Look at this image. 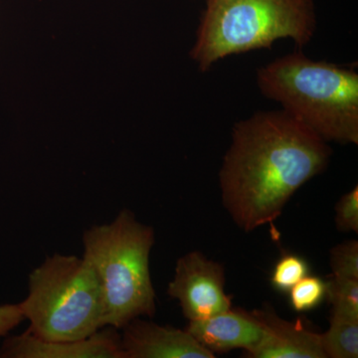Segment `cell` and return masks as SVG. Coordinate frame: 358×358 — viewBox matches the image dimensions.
Here are the masks:
<instances>
[{
	"instance_id": "1",
	"label": "cell",
	"mask_w": 358,
	"mask_h": 358,
	"mask_svg": "<svg viewBox=\"0 0 358 358\" xmlns=\"http://www.w3.org/2000/svg\"><path fill=\"white\" fill-rule=\"evenodd\" d=\"M331 154L285 110L257 112L232 129L219 171L224 207L245 232L273 224L294 192L326 171Z\"/></svg>"
},
{
	"instance_id": "2",
	"label": "cell",
	"mask_w": 358,
	"mask_h": 358,
	"mask_svg": "<svg viewBox=\"0 0 358 358\" xmlns=\"http://www.w3.org/2000/svg\"><path fill=\"white\" fill-rule=\"evenodd\" d=\"M256 82L264 96L327 143L358 145L355 68L315 61L296 50L259 68Z\"/></svg>"
},
{
	"instance_id": "3",
	"label": "cell",
	"mask_w": 358,
	"mask_h": 358,
	"mask_svg": "<svg viewBox=\"0 0 358 358\" xmlns=\"http://www.w3.org/2000/svg\"><path fill=\"white\" fill-rule=\"evenodd\" d=\"M315 30L313 0H206L190 57L207 72L228 56L271 49L280 39L301 48Z\"/></svg>"
},
{
	"instance_id": "4",
	"label": "cell",
	"mask_w": 358,
	"mask_h": 358,
	"mask_svg": "<svg viewBox=\"0 0 358 358\" xmlns=\"http://www.w3.org/2000/svg\"><path fill=\"white\" fill-rule=\"evenodd\" d=\"M155 230L122 210L114 221L84 232L83 258L95 271L102 289L103 326L122 329L131 320L157 310L150 272Z\"/></svg>"
},
{
	"instance_id": "5",
	"label": "cell",
	"mask_w": 358,
	"mask_h": 358,
	"mask_svg": "<svg viewBox=\"0 0 358 358\" xmlns=\"http://www.w3.org/2000/svg\"><path fill=\"white\" fill-rule=\"evenodd\" d=\"M27 298L18 303L26 333L47 341L89 338L102 329V289L82 257L54 254L30 273Z\"/></svg>"
},
{
	"instance_id": "6",
	"label": "cell",
	"mask_w": 358,
	"mask_h": 358,
	"mask_svg": "<svg viewBox=\"0 0 358 358\" xmlns=\"http://www.w3.org/2000/svg\"><path fill=\"white\" fill-rule=\"evenodd\" d=\"M224 287L223 266L209 260L201 252L192 251L176 262L167 294L179 301L183 315L190 322L229 310L231 298Z\"/></svg>"
},
{
	"instance_id": "7",
	"label": "cell",
	"mask_w": 358,
	"mask_h": 358,
	"mask_svg": "<svg viewBox=\"0 0 358 358\" xmlns=\"http://www.w3.org/2000/svg\"><path fill=\"white\" fill-rule=\"evenodd\" d=\"M89 338L71 341H47L28 333L6 336L0 348L4 358H124L121 336L112 327Z\"/></svg>"
},
{
	"instance_id": "8",
	"label": "cell",
	"mask_w": 358,
	"mask_h": 358,
	"mask_svg": "<svg viewBox=\"0 0 358 358\" xmlns=\"http://www.w3.org/2000/svg\"><path fill=\"white\" fill-rule=\"evenodd\" d=\"M124 358H214L187 331L136 317L122 327Z\"/></svg>"
},
{
	"instance_id": "9",
	"label": "cell",
	"mask_w": 358,
	"mask_h": 358,
	"mask_svg": "<svg viewBox=\"0 0 358 358\" xmlns=\"http://www.w3.org/2000/svg\"><path fill=\"white\" fill-rule=\"evenodd\" d=\"M263 329L258 341L245 350L250 358H327L320 334L308 331L300 320L288 322L273 310L252 312Z\"/></svg>"
},
{
	"instance_id": "10",
	"label": "cell",
	"mask_w": 358,
	"mask_h": 358,
	"mask_svg": "<svg viewBox=\"0 0 358 358\" xmlns=\"http://www.w3.org/2000/svg\"><path fill=\"white\" fill-rule=\"evenodd\" d=\"M186 331L213 355L237 348L245 350L263 334L253 313L232 308L206 319L190 320Z\"/></svg>"
},
{
	"instance_id": "11",
	"label": "cell",
	"mask_w": 358,
	"mask_h": 358,
	"mask_svg": "<svg viewBox=\"0 0 358 358\" xmlns=\"http://www.w3.org/2000/svg\"><path fill=\"white\" fill-rule=\"evenodd\" d=\"M320 341L327 358H357L358 319L333 312L331 326Z\"/></svg>"
},
{
	"instance_id": "12",
	"label": "cell",
	"mask_w": 358,
	"mask_h": 358,
	"mask_svg": "<svg viewBox=\"0 0 358 358\" xmlns=\"http://www.w3.org/2000/svg\"><path fill=\"white\" fill-rule=\"evenodd\" d=\"M334 313L358 319V280L333 275L327 282V296Z\"/></svg>"
},
{
	"instance_id": "13",
	"label": "cell",
	"mask_w": 358,
	"mask_h": 358,
	"mask_svg": "<svg viewBox=\"0 0 358 358\" xmlns=\"http://www.w3.org/2000/svg\"><path fill=\"white\" fill-rule=\"evenodd\" d=\"M308 273L310 266L303 257L287 254L275 263L271 284L277 291L287 293L296 282L307 277Z\"/></svg>"
},
{
	"instance_id": "14",
	"label": "cell",
	"mask_w": 358,
	"mask_h": 358,
	"mask_svg": "<svg viewBox=\"0 0 358 358\" xmlns=\"http://www.w3.org/2000/svg\"><path fill=\"white\" fill-rule=\"evenodd\" d=\"M289 292L291 307L298 313L308 312L319 307L326 299L327 282L308 275Z\"/></svg>"
},
{
	"instance_id": "15",
	"label": "cell",
	"mask_w": 358,
	"mask_h": 358,
	"mask_svg": "<svg viewBox=\"0 0 358 358\" xmlns=\"http://www.w3.org/2000/svg\"><path fill=\"white\" fill-rule=\"evenodd\" d=\"M334 275L358 280V242L350 240L336 245L331 251Z\"/></svg>"
},
{
	"instance_id": "16",
	"label": "cell",
	"mask_w": 358,
	"mask_h": 358,
	"mask_svg": "<svg viewBox=\"0 0 358 358\" xmlns=\"http://www.w3.org/2000/svg\"><path fill=\"white\" fill-rule=\"evenodd\" d=\"M336 223L343 232H358V187L345 193L336 206Z\"/></svg>"
},
{
	"instance_id": "17",
	"label": "cell",
	"mask_w": 358,
	"mask_h": 358,
	"mask_svg": "<svg viewBox=\"0 0 358 358\" xmlns=\"http://www.w3.org/2000/svg\"><path fill=\"white\" fill-rule=\"evenodd\" d=\"M25 320L20 305L0 306V341Z\"/></svg>"
}]
</instances>
